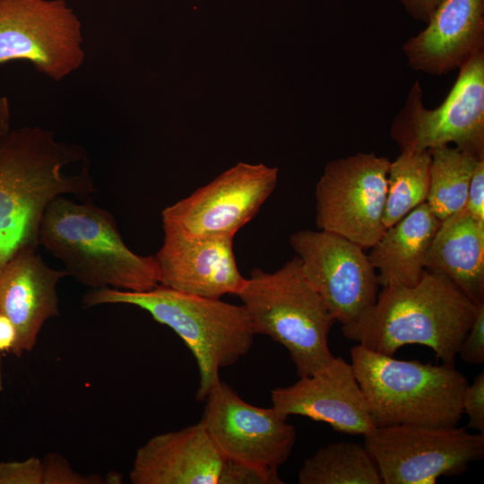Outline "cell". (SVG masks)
Masks as SVG:
<instances>
[{"mask_svg":"<svg viewBox=\"0 0 484 484\" xmlns=\"http://www.w3.org/2000/svg\"><path fill=\"white\" fill-rule=\"evenodd\" d=\"M429 168L430 152L428 150H402L390 162L383 217L385 229L427 202Z\"/></svg>","mask_w":484,"mask_h":484,"instance_id":"cell-23","label":"cell"},{"mask_svg":"<svg viewBox=\"0 0 484 484\" xmlns=\"http://www.w3.org/2000/svg\"><path fill=\"white\" fill-rule=\"evenodd\" d=\"M17 333L11 320L0 314V352L12 353L16 342Z\"/></svg>","mask_w":484,"mask_h":484,"instance_id":"cell-30","label":"cell"},{"mask_svg":"<svg viewBox=\"0 0 484 484\" xmlns=\"http://www.w3.org/2000/svg\"><path fill=\"white\" fill-rule=\"evenodd\" d=\"M82 302L86 307L107 304L135 306L172 329L196 360L199 402H203L220 382V368L234 365L249 352L256 334L243 305L186 294L161 285L143 292L91 289Z\"/></svg>","mask_w":484,"mask_h":484,"instance_id":"cell-3","label":"cell"},{"mask_svg":"<svg viewBox=\"0 0 484 484\" xmlns=\"http://www.w3.org/2000/svg\"><path fill=\"white\" fill-rule=\"evenodd\" d=\"M391 160L358 152L329 161L315 190V223L363 247L384 234L383 223Z\"/></svg>","mask_w":484,"mask_h":484,"instance_id":"cell-9","label":"cell"},{"mask_svg":"<svg viewBox=\"0 0 484 484\" xmlns=\"http://www.w3.org/2000/svg\"><path fill=\"white\" fill-rule=\"evenodd\" d=\"M462 412L469 417L468 428L484 434V372L477 375L462 395Z\"/></svg>","mask_w":484,"mask_h":484,"instance_id":"cell-26","label":"cell"},{"mask_svg":"<svg viewBox=\"0 0 484 484\" xmlns=\"http://www.w3.org/2000/svg\"><path fill=\"white\" fill-rule=\"evenodd\" d=\"M463 361L481 365L484 362V302L479 305L474 321L458 351Z\"/></svg>","mask_w":484,"mask_h":484,"instance_id":"cell-27","label":"cell"},{"mask_svg":"<svg viewBox=\"0 0 484 484\" xmlns=\"http://www.w3.org/2000/svg\"><path fill=\"white\" fill-rule=\"evenodd\" d=\"M426 24L402 46L415 71L443 75L484 51V0H442Z\"/></svg>","mask_w":484,"mask_h":484,"instance_id":"cell-16","label":"cell"},{"mask_svg":"<svg viewBox=\"0 0 484 484\" xmlns=\"http://www.w3.org/2000/svg\"><path fill=\"white\" fill-rule=\"evenodd\" d=\"M12 111L8 99L0 95V143L12 131Z\"/></svg>","mask_w":484,"mask_h":484,"instance_id":"cell-31","label":"cell"},{"mask_svg":"<svg viewBox=\"0 0 484 484\" xmlns=\"http://www.w3.org/2000/svg\"><path fill=\"white\" fill-rule=\"evenodd\" d=\"M442 0H400L414 19L427 23Z\"/></svg>","mask_w":484,"mask_h":484,"instance_id":"cell-29","label":"cell"},{"mask_svg":"<svg viewBox=\"0 0 484 484\" xmlns=\"http://www.w3.org/2000/svg\"><path fill=\"white\" fill-rule=\"evenodd\" d=\"M12 61L55 82L83 65L82 24L65 0H0V65Z\"/></svg>","mask_w":484,"mask_h":484,"instance_id":"cell-10","label":"cell"},{"mask_svg":"<svg viewBox=\"0 0 484 484\" xmlns=\"http://www.w3.org/2000/svg\"><path fill=\"white\" fill-rule=\"evenodd\" d=\"M429 152L427 203L442 221L464 209L473 171L482 159L451 145L438 146Z\"/></svg>","mask_w":484,"mask_h":484,"instance_id":"cell-22","label":"cell"},{"mask_svg":"<svg viewBox=\"0 0 484 484\" xmlns=\"http://www.w3.org/2000/svg\"><path fill=\"white\" fill-rule=\"evenodd\" d=\"M225 457L200 421L151 437L136 452L133 484H219Z\"/></svg>","mask_w":484,"mask_h":484,"instance_id":"cell-18","label":"cell"},{"mask_svg":"<svg viewBox=\"0 0 484 484\" xmlns=\"http://www.w3.org/2000/svg\"><path fill=\"white\" fill-rule=\"evenodd\" d=\"M162 227L163 243L154 255L160 285L208 298L238 293L245 278L237 265L234 237Z\"/></svg>","mask_w":484,"mask_h":484,"instance_id":"cell-15","label":"cell"},{"mask_svg":"<svg viewBox=\"0 0 484 484\" xmlns=\"http://www.w3.org/2000/svg\"><path fill=\"white\" fill-rule=\"evenodd\" d=\"M440 224L425 202L385 229L367 255L379 286L411 287L420 281L427 253Z\"/></svg>","mask_w":484,"mask_h":484,"instance_id":"cell-20","label":"cell"},{"mask_svg":"<svg viewBox=\"0 0 484 484\" xmlns=\"http://www.w3.org/2000/svg\"><path fill=\"white\" fill-rule=\"evenodd\" d=\"M279 473L226 459L219 484H281Z\"/></svg>","mask_w":484,"mask_h":484,"instance_id":"cell-25","label":"cell"},{"mask_svg":"<svg viewBox=\"0 0 484 484\" xmlns=\"http://www.w3.org/2000/svg\"><path fill=\"white\" fill-rule=\"evenodd\" d=\"M299 484H383L376 462L364 444L338 442L306 459Z\"/></svg>","mask_w":484,"mask_h":484,"instance_id":"cell-21","label":"cell"},{"mask_svg":"<svg viewBox=\"0 0 484 484\" xmlns=\"http://www.w3.org/2000/svg\"><path fill=\"white\" fill-rule=\"evenodd\" d=\"M50 479L46 457L0 462V484H50Z\"/></svg>","mask_w":484,"mask_h":484,"instance_id":"cell-24","label":"cell"},{"mask_svg":"<svg viewBox=\"0 0 484 484\" xmlns=\"http://www.w3.org/2000/svg\"><path fill=\"white\" fill-rule=\"evenodd\" d=\"M278 169L239 162L189 196L166 207L162 226L199 236L235 234L274 190Z\"/></svg>","mask_w":484,"mask_h":484,"instance_id":"cell-13","label":"cell"},{"mask_svg":"<svg viewBox=\"0 0 484 484\" xmlns=\"http://www.w3.org/2000/svg\"><path fill=\"white\" fill-rule=\"evenodd\" d=\"M271 400L285 418L307 417L338 432L364 436L376 428L354 368L341 357L291 385L272 390Z\"/></svg>","mask_w":484,"mask_h":484,"instance_id":"cell-14","label":"cell"},{"mask_svg":"<svg viewBox=\"0 0 484 484\" xmlns=\"http://www.w3.org/2000/svg\"><path fill=\"white\" fill-rule=\"evenodd\" d=\"M390 134L400 151H429L453 143L484 159V51L459 68L454 84L435 108L425 107L423 90L415 82L393 118Z\"/></svg>","mask_w":484,"mask_h":484,"instance_id":"cell-7","label":"cell"},{"mask_svg":"<svg viewBox=\"0 0 484 484\" xmlns=\"http://www.w3.org/2000/svg\"><path fill=\"white\" fill-rule=\"evenodd\" d=\"M363 436L383 484H435L484 456V434L457 426L381 427Z\"/></svg>","mask_w":484,"mask_h":484,"instance_id":"cell-8","label":"cell"},{"mask_svg":"<svg viewBox=\"0 0 484 484\" xmlns=\"http://www.w3.org/2000/svg\"><path fill=\"white\" fill-rule=\"evenodd\" d=\"M39 245L63 262L68 276L91 289L143 292L160 285L155 257L128 248L113 215L91 203L55 198L44 212Z\"/></svg>","mask_w":484,"mask_h":484,"instance_id":"cell-4","label":"cell"},{"mask_svg":"<svg viewBox=\"0 0 484 484\" xmlns=\"http://www.w3.org/2000/svg\"><path fill=\"white\" fill-rule=\"evenodd\" d=\"M290 244L335 322L350 324L376 302L377 273L363 247L320 229L296 231Z\"/></svg>","mask_w":484,"mask_h":484,"instance_id":"cell-12","label":"cell"},{"mask_svg":"<svg viewBox=\"0 0 484 484\" xmlns=\"http://www.w3.org/2000/svg\"><path fill=\"white\" fill-rule=\"evenodd\" d=\"M204 401L201 422L225 459L279 473L297 436L288 418L247 403L221 380Z\"/></svg>","mask_w":484,"mask_h":484,"instance_id":"cell-11","label":"cell"},{"mask_svg":"<svg viewBox=\"0 0 484 484\" xmlns=\"http://www.w3.org/2000/svg\"><path fill=\"white\" fill-rule=\"evenodd\" d=\"M84 149L39 126L12 129L0 143V270L39 246L44 212L56 197L95 193Z\"/></svg>","mask_w":484,"mask_h":484,"instance_id":"cell-1","label":"cell"},{"mask_svg":"<svg viewBox=\"0 0 484 484\" xmlns=\"http://www.w3.org/2000/svg\"><path fill=\"white\" fill-rule=\"evenodd\" d=\"M350 358L376 428L458 425L469 383L454 366L400 360L359 344Z\"/></svg>","mask_w":484,"mask_h":484,"instance_id":"cell-5","label":"cell"},{"mask_svg":"<svg viewBox=\"0 0 484 484\" xmlns=\"http://www.w3.org/2000/svg\"><path fill=\"white\" fill-rule=\"evenodd\" d=\"M479 305L446 277L425 270L414 286L383 288L376 302L341 331L377 353L393 356L402 346L419 344L454 366Z\"/></svg>","mask_w":484,"mask_h":484,"instance_id":"cell-2","label":"cell"},{"mask_svg":"<svg viewBox=\"0 0 484 484\" xmlns=\"http://www.w3.org/2000/svg\"><path fill=\"white\" fill-rule=\"evenodd\" d=\"M425 270L449 279L476 304L484 302V222L465 209L441 221Z\"/></svg>","mask_w":484,"mask_h":484,"instance_id":"cell-19","label":"cell"},{"mask_svg":"<svg viewBox=\"0 0 484 484\" xmlns=\"http://www.w3.org/2000/svg\"><path fill=\"white\" fill-rule=\"evenodd\" d=\"M256 334H265L290 353L299 377L333 359L328 336L334 318L306 278L295 256L273 272L253 269L236 294Z\"/></svg>","mask_w":484,"mask_h":484,"instance_id":"cell-6","label":"cell"},{"mask_svg":"<svg viewBox=\"0 0 484 484\" xmlns=\"http://www.w3.org/2000/svg\"><path fill=\"white\" fill-rule=\"evenodd\" d=\"M464 209L474 219L484 222V159L479 160L473 171Z\"/></svg>","mask_w":484,"mask_h":484,"instance_id":"cell-28","label":"cell"},{"mask_svg":"<svg viewBox=\"0 0 484 484\" xmlns=\"http://www.w3.org/2000/svg\"><path fill=\"white\" fill-rule=\"evenodd\" d=\"M65 276V270L48 266L35 248L19 252L0 270V314L16 329L15 356L31 351L45 323L59 315L56 287Z\"/></svg>","mask_w":484,"mask_h":484,"instance_id":"cell-17","label":"cell"}]
</instances>
